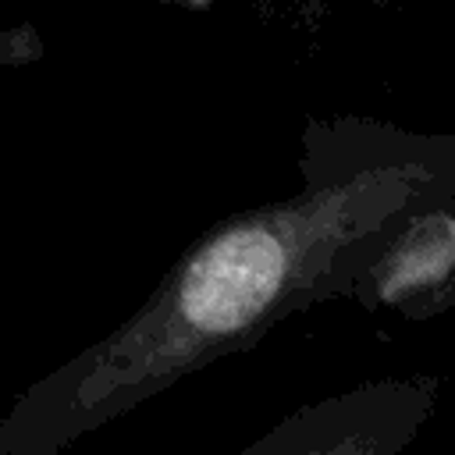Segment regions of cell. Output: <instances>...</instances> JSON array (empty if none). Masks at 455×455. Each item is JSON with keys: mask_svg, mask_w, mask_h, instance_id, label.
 Wrapping results in <instances>:
<instances>
[{"mask_svg": "<svg viewBox=\"0 0 455 455\" xmlns=\"http://www.w3.org/2000/svg\"><path fill=\"white\" fill-rule=\"evenodd\" d=\"M299 171L291 196L217 220L128 320L36 380L0 416V455H57L281 320L348 299L409 213L455 203V135L323 117L302 135Z\"/></svg>", "mask_w": 455, "mask_h": 455, "instance_id": "obj_1", "label": "cell"}, {"mask_svg": "<svg viewBox=\"0 0 455 455\" xmlns=\"http://www.w3.org/2000/svg\"><path fill=\"white\" fill-rule=\"evenodd\" d=\"M437 402L434 377H391L348 395L302 405L270 427L245 451L256 455H395L430 419Z\"/></svg>", "mask_w": 455, "mask_h": 455, "instance_id": "obj_2", "label": "cell"}, {"mask_svg": "<svg viewBox=\"0 0 455 455\" xmlns=\"http://www.w3.org/2000/svg\"><path fill=\"white\" fill-rule=\"evenodd\" d=\"M455 274V203L409 213L352 281L348 299L370 313H402Z\"/></svg>", "mask_w": 455, "mask_h": 455, "instance_id": "obj_3", "label": "cell"}, {"mask_svg": "<svg viewBox=\"0 0 455 455\" xmlns=\"http://www.w3.org/2000/svg\"><path fill=\"white\" fill-rule=\"evenodd\" d=\"M441 313H455V274L441 288H434L430 295L409 302L398 316H405V320H427V316H441Z\"/></svg>", "mask_w": 455, "mask_h": 455, "instance_id": "obj_4", "label": "cell"}]
</instances>
